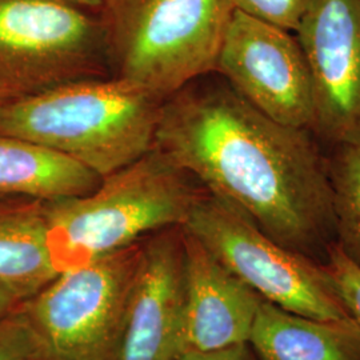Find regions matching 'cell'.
Returning <instances> with one entry per match:
<instances>
[{
  "instance_id": "6da1fadb",
  "label": "cell",
  "mask_w": 360,
  "mask_h": 360,
  "mask_svg": "<svg viewBox=\"0 0 360 360\" xmlns=\"http://www.w3.org/2000/svg\"><path fill=\"white\" fill-rule=\"evenodd\" d=\"M309 132L272 120L229 84L186 86L162 104L154 147L272 240L324 264L333 193Z\"/></svg>"
},
{
  "instance_id": "7a4b0ae2",
  "label": "cell",
  "mask_w": 360,
  "mask_h": 360,
  "mask_svg": "<svg viewBox=\"0 0 360 360\" xmlns=\"http://www.w3.org/2000/svg\"><path fill=\"white\" fill-rule=\"evenodd\" d=\"M165 101L122 79H79L0 104V135L72 159L102 179L154 147Z\"/></svg>"
},
{
  "instance_id": "3957f363",
  "label": "cell",
  "mask_w": 360,
  "mask_h": 360,
  "mask_svg": "<svg viewBox=\"0 0 360 360\" xmlns=\"http://www.w3.org/2000/svg\"><path fill=\"white\" fill-rule=\"evenodd\" d=\"M202 191L153 147L90 193L47 200V242L55 270L89 264L142 242L148 233L181 227Z\"/></svg>"
},
{
  "instance_id": "277c9868",
  "label": "cell",
  "mask_w": 360,
  "mask_h": 360,
  "mask_svg": "<svg viewBox=\"0 0 360 360\" xmlns=\"http://www.w3.org/2000/svg\"><path fill=\"white\" fill-rule=\"evenodd\" d=\"M231 0H104L105 55L116 77L166 101L215 71Z\"/></svg>"
},
{
  "instance_id": "5b68a950",
  "label": "cell",
  "mask_w": 360,
  "mask_h": 360,
  "mask_svg": "<svg viewBox=\"0 0 360 360\" xmlns=\"http://www.w3.org/2000/svg\"><path fill=\"white\" fill-rule=\"evenodd\" d=\"M181 229L272 304L322 321L351 318L324 264L276 243L240 210L206 190Z\"/></svg>"
},
{
  "instance_id": "8992f818",
  "label": "cell",
  "mask_w": 360,
  "mask_h": 360,
  "mask_svg": "<svg viewBox=\"0 0 360 360\" xmlns=\"http://www.w3.org/2000/svg\"><path fill=\"white\" fill-rule=\"evenodd\" d=\"M142 242L59 272L22 303L38 360H114Z\"/></svg>"
},
{
  "instance_id": "52a82bcc",
  "label": "cell",
  "mask_w": 360,
  "mask_h": 360,
  "mask_svg": "<svg viewBox=\"0 0 360 360\" xmlns=\"http://www.w3.org/2000/svg\"><path fill=\"white\" fill-rule=\"evenodd\" d=\"M105 55L103 28L65 0H0V95L86 79Z\"/></svg>"
},
{
  "instance_id": "ba28073f",
  "label": "cell",
  "mask_w": 360,
  "mask_h": 360,
  "mask_svg": "<svg viewBox=\"0 0 360 360\" xmlns=\"http://www.w3.org/2000/svg\"><path fill=\"white\" fill-rule=\"evenodd\" d=\"M215 71L245 102L272 120L294 129H314L312 79L291 31L235 10Z\"/></svg>"
},
{
  "instance_id": "9c48e42d",
  "label": "cell",
  "mask_w": 360,
  "mask_h": 360,
  "mask_svg": "<svg viewBox=\"0 0 360 360\" xmlns=\"http://www.w3.org/2000/svg\"><path fill=\"white\" fill-rule=\"evenodd\" d=\"M314 87V132L360 141V0H311L295 31Z\"/></svg>"
},
{
  "instance_id": "30bf717a",
  "label": "cell",
  "mask_w": 360,
  "mask_h": 360,
  "mask_svg": "<svg viewBox=\"0 0 360 360\" xmlns=\"http://www.w3.org/2000/svg\"><path fill=\"white\" fill-rule=\"evenodd\" d=\"M183 257L181 227L142 242L114 360H175L181 354Z\"/></svg>"
},
{
  "instance_id": "8fae6325",
  "label": "cell",
  "mask_w": 360,
  "mask_h": 360,
  "mask_svg": "<svg viewBox=\"0 0 360 360\" xmlns=\"http://www.w3.org/2000/svg\"><path fill=\"white\" fill-rule=\"evenodd\" d=\"M183 232L181 352L245 343L262 297L223 266L191 233Z\"/></svg>"
},
{
  "instance_id": "7c38bea8",
  "label": "cell",
  "mask_w": 360,
  "mask_h": 360,
  "mask_svg": "<svg viewBox=\"0 0 360 360\" xmlns=\"http://www.w3.org/2000/svg\"><path fill=\"white\" fill-rule=\"evenodd\" d=\"M248 343L257 360H360V328L352 318L315 319L264 299Z\"/></svg>"
},
{
  "instance_id": "4fadbf2b",
  "label": "cell",
  "mask_w": 360,
  "mask_h": 360,
  "mask_svg": "<svg viewBox=\"0 0 360 360\" xmlns=\"http://www.w3.org/2000/svg\"><path fill=\"white\" fill-rule=\"evenodd\" d=\"M46 202L0 193V287L23 302L58 275L49 251Z\"/></svg>"
},
{
  "instance_id": "5bb4252c",
  "label": "cell",
  "mask_w": 360,
  "mask_h": 360,
  "mask_svg": "<svg viewBox=\"0 0 360 360\" xmlns=\"http://www.w3.org/2000/svg\"><path fill=\"white\" fill-rule=\"evenodd\" d=\"M101 181V176L72 159L0 135V193L56 200L90 193Z\"/></svg>"
},
{
  "instance_id": "9a60e30c",
  "label": "cell",
  "mask_w": 360,
  "mask_h": 360,
  "mask_svg": "<svg viewBox=\"0 0 360 360\" xmlns=\"http://www.w3.org/2000/svg\"><path fill=\"white\" fill-rule=\"evenodd\" d=\"M327 165L335 242L360 269V141L336 144Z\"/></svg>"
},
{
  "instance_id": "2e32d148",
  "label": "cell",
  "mask_w": 360,
  "mask_h": 360,
  "mask_svg": "<svg viewBox=\"0 0 360 360\" xmlns=\"http://www.w3.org/2000/svg\"><path fill=\"white\" fill-rule=\"evenodd\" d=\"M324 267L334 282L348 315L360 328V269L335 242L327 251Z\"/></svg>"
},
{
  "instance_id": "e0dca14e",
  "label": "cell",
  "mask_w": 360,
  "mask_h": 360,
  "mask_svg": "<svg viewBox=\"0 0 360 360\" xmlns=\"http://www.w3.org/2000/svg\"><path fill=\"white\" fill-rule=\"evenodd\" d=\"M39 342L25 311L0 321V360H38Z\"/></svg>"
},
{
  "instance_id": "ac0fdd59",
  "label": "cell",
  "mask_w": 360,
  "mask_h": 360,
  "mask_svg": "<svg viewBox=\"0 0 360 360\" xmlns=\"http://www.w3.org/2000/svg\"><path fill=\"white\" fill-rule=\"evenodd\" d=\"M233 8L259 20L295 32L311 0H231Z\"/></svg>"
},
{
  "instance_id": "d6986e66",
  "label": "cell",
  "mask_w": 360,
  "mask_h": 360,
  "mask_svg": "<svg viewBox=\"0 0 360 360\" xmlns=\"http://www.w3.org/2000/svg\"><path fill=\"white\" fill-rule=\"evenodd\" d=\"M175 360H257L248 342L211 351H186Z\"/></svg>"
},
{
  "instance_id": "ffe728a7",
  "label": "cell",
  "mask_w": 360,
  "mask_h": 360,
  "mask_svg": "<svg viewBox=\"0 0 360 360\" xmlns=\"http://www.w3.org/2000/svg\"><path fill=\"white\" fill-rule=\"evenodd\" d=\"M23 300H20L18 296L13 295L8 290L0 287V321L8 316L10 314L20 309Z\"/></svg>"
},
{
  "instance_id": "44dd1931",
  "label": "cell",
  "mask_w": 360,
  "mask_h": 360,
  "mask_svg": "<svg viewBox=\"0 0 360 360\" xmlns=\"http://www.w3.org/2000/svg\"><path fill=\"white\" fill-rule=\"evenodd\" d=\"M68 3H72L80 8H84V10H96L99 11L103 6L104 0H65Z\"/></svg>"
},
{
  "instance_id": "7402d4cb",
  "label": "cell",
  "mask_w": 360,
  "mask_h": 360,
  "mask_svg": "<svg viewBox=\"0 0 360 360\" xmlns=\"http://www.w3.org/2000/svg\"><path fill=\"white\" fill-rule=\"evenodd\" d=\"M6 101H8L7 98H4L3 95H0V104L3 103V102H6Z\"/></svg>"
}]
</instances>
